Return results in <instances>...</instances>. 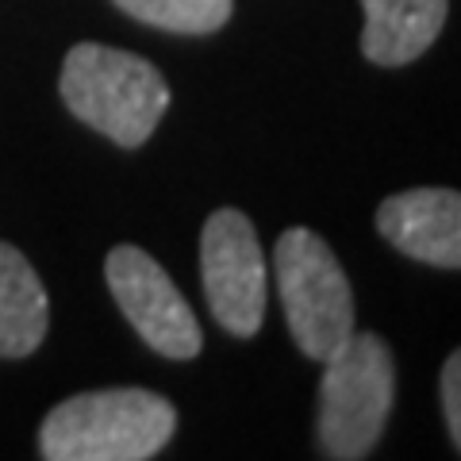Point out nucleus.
<instances>
[{
    "mask_svg": "<svg viewBox=\"0 0 461 461\" xmlns=\"http://www.w3.org/2000/svg\"><path fill=\"white\" fill-rule=\"evenodd\" d=\"M177 411L147 388H100L62 400L39 427L47 461H147L173 438Z\"/></svg>",
    "mask_w": 461,
    "mask_h": 461,
    "instance_id": "obj_1",
    "label": "nucleus"
},
{
    "mask_svg": "<svg viewBox=\"0 0 461 461\" xmlns=\"http://www.w3.org/2000/svg\"><path fill=\"white\" fill-rule=\"evenodd\" d=\"M58 89L81 123L120 147H142L169 108V85L158 66L100 42H77L66 54Z\"/></svg>",
    "mask_w": 461,
    "mask_h": 461,
    "instance_id": "obj_2",
    "label": "nucleus"
},
{
    "mask_svg": "<svg viewBox=\"0 0 461 461\" xmlns=\"http://www.w3.org/2000/svg\"><path fill=\"white\" fill-rule=\"evenodd\" d=\"M396 396V366L388 346L354 330L330 357H323L320 377V454L330 461H362L384 435Z\"/></svg>",
    "mask_w": 461,
    "mask_h": 461,
    "instance_id": "obj_3",
    "label": "nucleus"
},
{
    "mask_svg": "<svg viewBox=\"0 0 461 461\" xmlns=\"http://www.w3.org/2000/svg\"><path fill=\"white\" fill-rule=\"evenodd\" d=\"M273 273L288 335L300 354L323 362L354 335V288L335 250L308 227H288L273 247Z\"/></svg>",
    "mask_w": 461,
    "mask_h": 461,
    "instance_id": "obj_4",
    "label": "nucleus"
},
{
    "mask_svg": "<svg viewBox=\"0 0 461 461\" xmlns=\"http://www.w3.org/2000/svg\"><path fill=\"white\" fill-rule=\"evenodd\" d=\"M204 296L227 335L250 339L266 320V258L254 223L239 208H220L200 230Z\"/></svg>",
    "mask_w": 461,
    "mask_h": 461,
    "instance_id": "obj_5",
    "label": "nucleus"
},
{
    "mask_svg": "<svg viewBox=\"0 0 461 461\" xmlns=\"http://www.w3.org/2000/svg\"><path fill=\"white\" fill-rule=\"evenodd\" d=\"M104 277L115 304L127 315V323L139 330V339L154 354L189 362L200 354L204 335L189 308V300L177 293L169 273L139 247H115L104 262Z\"/></svg>",
    "mask_w": 461,
    "mask_h": 461,
    "instance_id": "obj_6",
    "label": "nucleus"
},
{
    "mask_svg": "<svg viewBox=\"0 0 461 461\" xmlns=\"http://www.w3.org/2000/svg\"><path fill=\"white\" fill-rule=\"evenodd\" d=\"M377 230L400 254L427 266L461 269V193L408 189L381 200Z\"/></svg>",
    "mask_w": 461,
    "mask_h": 461,
    "instance_id": "obj_7",
    "label": "nucleus"
},
{
    "mask_svg": "<svg viewBox=\"0 0 461 461\" xmlns=\"http://www.w3.org/2000/svg\"><path fill=\"white\" fill-rule=\"evenodd\" d=\"M362 50L377 66H408L435 47L450 0H362Z\"/></svg>",
    "mask_w": 461,
    "mask_h": 461,
    "instance_id": "obj_8",
    "label": "nucleus"
},
{
    "mask_svg": "<svg viewBox=\"0 0 461 461\" xmlns=\"http://www.w3.org/2000/svg\"><path fill=\"white\" fill-rule=\"evenodd\" d=\"M47 327L50 304L39 273L12 242H0V357L35 354Z\"/></svg>",
    "mask_w": 461,
    "mask_h": 461,
    "instance_id": "obj_9",
    "label": "nucleus"
},
{
    "mask_svg": "<svg viewBox=\"0 0 461 461\" xmlns=\"http://www.w3.org/2000/svg\"><path fill=\"white\" fill-rule=\"evenodd\" d=\"M112 5L131 20L173 35H212L235 12V0H112Z\"/></svg>",
    "mask_w": 461,
    "mask_h": 461,
    "instance_id": "obj_10",
    "label": "nucleus"
},
{
    "mask_svg": "<svg viewBox=\"0 0 461 461\" xmlns=\"http://www.w3.org/2000/svg\"><path fill=\"white\" fill-rule=\"evenodd\" d=\"M438 393H442V411H446V427H450V438H454L457 454H461V346H457V350H454L450 357H446Z\"/></svg>",
    "mask_w": 461,
    "mask_h": 461,
    "instance_id": "obj_11",
    "label": "nucleus"
}]
</instances>
